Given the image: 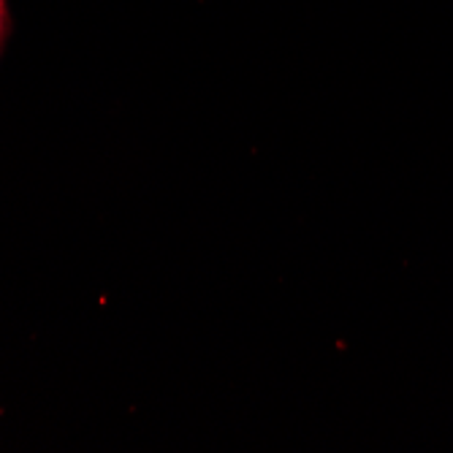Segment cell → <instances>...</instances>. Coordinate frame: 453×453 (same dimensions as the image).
<instances>
[{"label":"cell","instance_id":"1","mask_svg":"<svg viewBox=\"0 0 453 453\" xmlns=\"http://www.w3.org/2000/svg\"><path fill=\"white\" fill-rule=\"evenodd\" d=\"M4 30H6V0H0V44H4Z\"/></svg>","mask_w":453,"mask_h":453}]
</instances>
